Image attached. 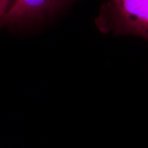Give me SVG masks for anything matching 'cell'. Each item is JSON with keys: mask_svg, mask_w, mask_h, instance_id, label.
<instances>
[{"mask_svg": "<svg viewBox=\"0 0 148 148\" xmlns=\"http://www.w3.org/2000/svg\"><path fill=\"white\" fill-rule=\"evenodd\" d=\"M18 0H0V24L6 23L9 14Z\"/></svg>", "mask_w": 148, "mask_h": 148, "instance_id": "3", "label": "cell"}, {"mask_svg": "<svg viewBox=\"0 0 148 148\" xmlns=\"http://www.w3.org/2000/svg\"><path fill=\"white\" fill-rule=\"evenodd\" d=\"M95 24L102 33L135 35L148 40V0H107Z\"/></svg>", "mask_w": 148, "mask_h": 148, "instance_id": "1", "label": "cell"}, {"mask_svg": "<svg viewBox=\"0 0 148 148\" xmlns=\"http://www.w3.org/2000/svg\"><path fill=\"white\" fill-rule=\"evenodd\" d=\"M73 0H18L6 23L27 24L40 21L65 8Z\"/></svg>", "mask_w": 148, "mask_h": 148, "instance_id": "2", "label": "cell"}]
</instances>
